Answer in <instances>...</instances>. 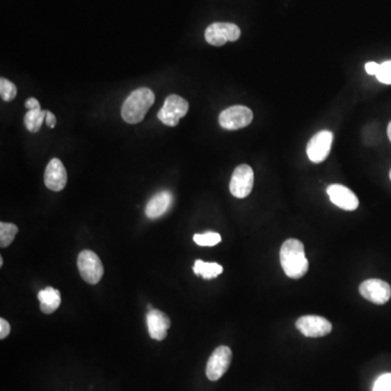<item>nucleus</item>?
<instances>
[{
    "mask_svg": "<svg viewBox=\"0 0 391 391\" xmlns=\"http://www.w3.org/2000/svg\"><path fill=\"white\" fill-rule=\"evenodd\" d=\"M280 264L288 278L298 280L307 274L309 261L301 241L290 238L282 244L280 253Z\"/></svg>",
    "mask_w": 391,
    "mask_h": 391,
    "instance_id": "obj_1",
    "label": "nucleus"
},
{
    "mask_svg": "<svg viewBox=\"0 0 391 391\" xmlns=\"http://www.w3.org/2000/svg\"><path fill=\"white\" fill-rule=\"evenodd\" d=\"M154 104V94L150 88L141 87L131 93L122 106L121 115L129 124H137L146 117L147 112Z\"/></svg>",
    "mask_w": 391,
    "mask_h": 391,
    "instance_id": "obj_2",
    "label": "nucleus"
},
{
    "mask_svg": "<svg viewBox=\"0 0 391 391\" xmlns=\"http://www.w3.org/2000/svg\"><path fill=\"white\" fill-rule=\"evenodd\" d=\"M77 268L83 280L96 285L104 276V265L100 257L92 250H83L77 257Z\"/></svg>",
    "mask_w": 391,
    "mask_h": 391,
    "instance_id": "obj_3",
    "label": "nucleus"
},
{
    "mask_svg": "<svg viewBox=\"0 0 391 391\" xmlns=\"http://www.w3.org/2000/svg\"><path fill=\"white\" fill-rule=\"evenodd\" d=\"M189 104L179 95H170L166 97L163 106L158 112V119L168 127H176L179 120L189 112Z\"/></svg>",
    "mask_w": 391,
    "mask_h": 391,
    "instance_id": "obj_4",
    "label": "nucleus"
},
{
    "mask_svg": "<svg viewBox=\"0 0 391 391\" xmlns=\"http://www.w3.org/2000/svg\"><path fill=\"white\" fill-rule=\"evenodd\" d=\"M241 35V29L234 23L216 22L207 28L205 38L210 45L220 47L228 42H236L239 40Z\"/></svg>",
    "mask_w": 391,
    "mask_h": 391,
    "instance_id": "obj_5",
    "label": "nucleus"
},
{
    "mask_svg": "<svg viewBox=\"0 0 391 391\" xmlns=\"http://www.w3.org/2000/svg\"><path fill=\"white\" fill-rule=\"evenodd\" d=\"M253 113L248 106H233L221 112L218 123L228 131H237L251 124Z\"/></svg>",
    "mask_w": 391,
    "mask_h": 391,
    "instance_id": "obj_6",
    "label": "nucleus"
},
{
    "mask_svg": "<svg viewBox=\"0 0 391 391\" xmlns=\"http://www.w3.org/2000/svg\"><path fill=\"white\" fill-rule=\"evenodd\" d=\"M255 183V174L251 166L241 164L235 168L230 179V193L238 199H244L250 195Z\"/></svg>",
    "mask_w": 391,
    "mask_h": 391,
    "instance_id": "obj_7",
    "label": "nucleus"
},
{
    "mask_svg": "<svg viewBox=\"0 0 391 391\" xmlns=\"http://www.w3.org/2000/svg\"><path fill=\"white\" fill-rule=\"evenodd\" d=\"M296 327L302 335L311 338L326 336L330 334L333 330L332 323L319 315H305L299 317L296 322Z\"/></svg>",
    "mask_w": 391,
    "mask_h": 391,
    "instance_id": "obj_8",
    "label": "nucleus"
},
{
    "mask_svg": "<svg viewBox=\"0 0 391 391\" xmlns=\"http://www.w3.org/2000/svg\"><path fill=\"white\" fill-rule=\"evenodd\" d=\"M334 135L332 131H321L315 134L308 143L307 154L310 161L313 163H321L328 157L332 148Z\"/></svg>",
    "mask_w": 391,
    "mask_h": 391,
    "instance_id": "obj_9",
    "label": "nucleus"
},
{
    "mask_svg": "<svg viewBox=\"0 0 391 391\" xmlns=\"http://www.w3.org/2000/svg\"><path fill=\"white\" fill-rule=\"evenodd\" d=\"M232 362V350L226 346H220L211 354L207 364L206 374L210 381H216L223 376Z\"/></svg>",
    "mask_w": 391,
    "mask_h": 391,
    "instance_id": "obj_10",
    "label": "nucleus"
},
{
    "mask_svg": "<svg viewBox=\"0 0 391 391\" xmlns=\"http://www.w3.org/2000/svg\"><path fill=\"white\" fill-rule=\"evenodd\" d=\"M359 292L362 297L375 305H385L391 298L390 285L378 278H371L362 282Z\"/></svg>",
    "mask_w": 391,
    "mask_h": 391,
    "instance_id": "obj_11",
    "label": "nucleus"
},
{
    "mask_svg": "<svg viewBox=\"0 0 391 391\" xmlns=\"http://www.w3.org/2000/svg\"><path fill=\"white\" fill-rule=\"evenodd\" d=\"M327 195L335 206L346 211L357 210L359 199L353 191L340 184H333L327 187Z\"/></svg>",
    "mask_w": 391,
    "mask_h": 391,
    "instance_id": "obj_12",
    "label": "nucleus"
},
{
    "mask_svg": "<svg viewBox=\"0 0 391 391\" xmlns=\"http://www.w3.org/2000/svg\"><path fill=\"white\" fill-rule=\"evenodd\" d=\"M45 185L52 191H61L67 182V170L59 159L50 160L45 170Z\"/></svg>",
    "mask_w": 391,
    "mask_h": 391,
    "instance_id": "obj_13",
    "label": "nucleus"
},
{
    "mask_svg": "<svg viewBox=\"0 0 391 391\" xmlns=\"http://www.w3.org/2000/svg\"><path fill=\"white\" fill-rule=\"evenodd\" d=\"M146 319L151 338L158 342L166 340L168 328L171 327V321L168 315L160 310L152 309L147 313Z\"/></svg>",
    "mask_w": 391,
    "mask_h": 391,
    "instance_id": "obj_14",
    "label": "nucleus"
},
{
    "mask_svg": "<svg viewBox=\"0 0 391 391\" xmlns=\"http://www.w3.org/2000/svg\"><path fill=\"white\" fill-rule=\"evenodd\" d=\"M172 202H173V196L170 191H163L156 193L147 203L145 210L147 218L150 220L161 218L168 212V209L171 208Z\"/></svg>",
    "mask_w": 391,
    "mask_h": 391,
    "instance_id": "obj_15",
    "label": "nucleus"
},
{
    "mask_svg": "<svg viewBox=\"0 0 391 391\" xmlns=\"http://www.w3.org/2000/svg\"><path fill=\"white\" fill-rule=\"evenodd\" d=\"M38 297L40 302V310L45 314H52L57 311L61 303V295H60L59 290L50 287V286L40 290Z\"/></svg>",
    "mask_w": 391,
    "mask_h": 391,
    "instance_id": "obj_16",
    "label": "nucleus"
},
{
    "mask_svg": "<svg viewBox=\"0 0 391 391\" xmlns=\"http://www.w3.org/2000/svg\"><path fill=\"white\" fill-rule=\"evenodd\" d=\"M193 272L195 274L201 275L205 280H211L222 274L223 268L218 263L197 260L193 265Z\"/></svg>",
    "mask_w": 391,
    "mask_h": 391,
    "instance_id": "obj_17",
    "label": "nucleus"
},
{
    "mask_svg": "<svg viewBox=\"0 0 391 391\" xmlns=\"http://www.w3.org/2000/svg\"><path fill=\"white\" fill-rule=\"evenodd\" d=\"M46 113H47V110H29L24 117V125L28 131L31 133H38L44 121H46Z\"/></svg>",
    "mask_w": 391,
    "mask_h": 391,
    "instance_id": "obj_18",
    "label": "nucleus"
},
{
    "mask_svg": "<svg viewBox=\"0 0 391 391\" xmlns=\"http://www.w3.org/2000/svg\"><path fill=\"white\" fill-rule=\"evenodd\" d=\"M19 232L17 225L13 223H0V247L7 248L15 241V235Z\"/></svg>",
    "mask_w": 391,
    "mask_h": 391,
    "instance_id": "obj_19",
    "label": "nucleus"
},
{
    "mask_svg": "<svg viewBox=\"0 0 391 391\" xmlns=\"http://www.w3.org/2000/svg\"><path fill=\"white\" fill-rule=\"evenodd\" d=\"M222 238L218 233L214 232H207L205 234H196L193 236V241L198 246H203V247H213L221 243Z\"/></svg>",
    "mask_w": 391,
    "mask_h": 391,
    "instance_id": "obj_20",
    "label": "nucleus"
},
{
    "mask_svg": "<svg viewBox=\"0 0 391 391\" xmlns=\"http://www.w3.org/2000/svg\"><path fill=\"white\" fill-rule=\"evenodd\" d=\"M17 86L9 79H5V77L0 79V95H1V99L3 102H13L17 96Z\"/></svg>",
    "mask_w": 391,
    "mask_h": 391,
    "instance_id": "obj_21",
    "label": "nucleus"
},
{
    "mask_svg": "<svg viewBox=\"0 0 391 391\" xmlns=\"http://www.w3.org/2000/svg\"><path fill=\"white\" fill-rule=\"evenodd\" d=\"M376 77L383 84L391 85V60L381 63Z\"/></svg>",
    "mask_w": 391,
    "mask_h": 391,
    "instance_id": "obj_22",
    "label": "nucleus"
},
{
    "mask_svg": "<svg viewBox=\"0 0 391 391\" xmlns=\"http://www.w3.org/2000/svg\"><path fill=\"white\" fill-rule=\"evenodd\" d=\"M373 391H391V373L381 375L375 381Z\"/></svg>",
    "mask_w": 391,
    "mask_h": 391,
    "instance_id": "obj_23",
    "label": "nucleus"
},
{
    "mask_svg": "<svg viewBox=\"0 0 391 391\" xmlns=\"http://www.w3.org/2000/svg\"><path fill=\"white\" fill-rule=\"evenodd\" d=\"M10 324L5 319H0V340H5L10 334Z\"/></svg>",
    "mask_w": 391,
    "mask_h": 391,
    "instance_id": "obj_24",
    "label": "nucleus"
},
{
    "mask_svg": "<svg viewBox=\"0 0 391 391\" xmlns=\"http://www.w3.org/2000/svg\"><path fill=\"white\" fill-rule=\"evenodd\" d=\"M379 67H381V65H378L376 62H367V65H365V71H367V74L375 75V77H376Z\"/></svg>",
    "mask_w": 391,
    "mask_h": 391,
    "instance_id": "obj_25",
    "label": "nucleus"
},
{
    "mask_svg": "<svg viewBox=\"0 0 391 391\" xmlns=\"http://www.w3.org/2000/svg\"><path fill=\"white\" fill-rule=\"evenodd\" d=\"M46 124H47V127H50V129H55L56 124H57V118L55 117V114L52 113V112L48 111L46 113Z\"/></svg>",
    "mask_w": 391,
    "mask_h": 391,
    "instance_id": "obj_26",
    "label": "nucleus"
},
{
    "mask_svg": "<svg viewBox=\"0 0 391 391\" xmlns=\"http://www.w3.org/2000/svg\"><path fill=\"white\" fill-rule=\"evenodd\" d=\"M25 108L28 110L40 109V102L36 98H29L25 102Z\"/></svg>",
    "mask_w": 391,
    "mask_h": 391,
    "instance_id": "obj_27",
    "label": "nucleus"
},
{
    "mask_svg": "<svg viewBox=\"0 0 391 391\" xmlns=\"http://www.w3.org/2000/svg\"><path fill=\"white\" fill-rule=\"evenodd\" d=\"M387 134H388L389 139L391 141V121L390 123L388 124V127H387Z\"/></svg>",
    "mask_w": 391,
    "mask_h": 391,
    "instance_id": "obj_28",
    "label": "nucleus"
},
{
    "mask_svg": "<svg viewBox=\"0 0 391 391\" xmlns=\"http://www.w3.org/2000/svg\"><path fill=\"white\" fill-rule=\"evenodd\" d=\"M3 257H0V266H3Z\"/></svg>",
    "mask_w": 391,
    "mask_h": 391,
    "instance_id": "obj_29",
    "label": "nucleus"
},
{
    "mask_svg": "<svg viewBox=\"0 0 391 391\" xmlns=\"http://www.w3.org/2000/svg\"><path fill=\"white\" fill-rule=\"evenodd\" d=\"M389 176H390V179H391V170H390V174H389Z\"/></svg>",
    "mask_w": 391,
    "mask_h": 391,
    "instance_id": "obj_30",
    "label": "nucleus"
}]
</instances>
